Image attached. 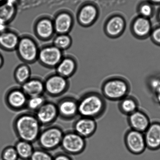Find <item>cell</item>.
<instances>
[{
	"label": "cell",
	"mask_w": 160,
	"mask_h": 160,
	"mask_svg": "<svg viewBox=\"0 0 160 160\" xmlns=\"http://www.w3.org/2000/svg\"><path fill=\"white\" fill-rule=\"evenodd\" d=\"M13 127L18 140L32 143L37 142L42 128L35 113L28 111L17 116L13 120Z\"/></svg>",
	"instance_id": "cell-1"
},
{
	"label": "cell",
	"mask_w": 160,
	"mask_h": 160,
	"mask_svg": "<svg viewBox=\"0 0 160 160\" xmlns=\"http://www.w3.org/2000/svg\"><path fill=\"white\" fill-rule=\"evenodd\" d=\"M78 101L79 116L97 120L106 112L107 100L101 93L94 91L86 92L80 96Z\"/></svg>",
	"instance_id": "cell-2"
},
{
	"label": "cell",
	"mask_w": 160,
	"mask_h": 160,
	"mask_svg": "<svg viewBox=\"0 0 160 160\" xmlns=\"http://www.w3.org/2000/svg\"><path fill=\"white\" fill-rule=\"evenodd\" d=\"M131 87L127 81L115 78L104 82L101 88V94L106 100L119 102L130 94Z\"/></svg>",
	"instance_id": "cell-3"
},
{
	"label": "cell",
	"mask_w": 160,
	"mask_h": 160,
	"mask_svg": "<svg viewBox=\"0 0 160 160\" xmlns=\"http://www.w3.org/2000/svg\"><path fill=\"white\" fill-rule=\"evenodd\" d=\"M64 133L61 127L53 124L42 128L37 142L40 148L52 151L60 147Z\"/></svg>",
	"instance_id": "cell-4"
},
{
	"label": "cell",
	"mask_w": 160,
	"mask_h": 160,
	"mask_svg": "<svg viewBox=\"0 0 160 160\" xmlns=\"http://www.w3.org/2000/svg\"><path fill=\"white\" fill-rule=\"evenodd\" d=\"M39 49L35 39L30 36L24 35L20 37L15 51L19 59L29 65L37 61Z\"/></svg>",
	"instance_id": "cell-5"
},
{
	"label": "cell",
	"mask_w": 160,
	"mask_h": 160,
	"mask_svg": "<svg viewBox=\"0 0 160 160\" xmlns=\"http://www.w3.org/2000/svg\"><path fill=\"white\" fill-rule=\"evenodd\" d=\"M86 139L73 130L64 132L60 147L63 152L73 156L83 153L86 148Z\"/></svg>",
	"instance_id": "cell-6"
},
{
	"label": "cell",
	"mask_w": 160,
	"mask_h": 160,
	"mask_svg": "<svg viewBox=\"0 0 160 160\" xmlns=\"http://www.w3.org/2000/svg\"><path fill=\"white\" fill-rule=\"evenodd\" d=\"M44 82L45 94L49 97H62L69 90L70 83L68 79L55 73L46 78Z\"/></svg>",
	"instance_id": "cell-7"
},
{
	"label": "cell",
	"mask_w": 160,
	"mask_h": 160,
	"mask_svg": "<svg viewBox=\"0 0 160 160\" xmlns=\"http://www.w3.org/2000/svg\"><path fill=\"white\" fill-rule=\"evenodd\" d=\"M64 56L63 51L53 45H46L40 48L37 61L45 68L55 69Z\"/></svg>",
	"instance_id": "cell-8"
},
{
	"label": "cell",
	"mask_w": 160,
	"mask_h": 160,
	"mask_svg": "<svg viewBox=\"0 0 160 160\" xmlns=\"http://www.w3.org/2000/svg\"><path fill=\"white\" fill-rule=\"evenodd\" d=\"M59 118L65 121L74 120L79 116L78 101L73 96L60 98L56 102Z\"/></svg>",
	"instance_id": "cell-9"
},
{
	"label": "cell",
	"mask_w": 160,
	"mask_h": 160,
	"mask_svg": "<svg viewBox=\"0 0 160 160\" xmlns=\"http://www.w3.org/2000/svg\"><path fill=\"white\" fill-rule=\"evenodd\" d=\"M124 141L127 150L133 155L142 154L147 149L144 133L130 128L126 132Z\"/></svg>",
	"instance_id": "cell-10"
},
{
	"label": "cell",
	"mask_w": 160,
	"mask_h": 160,
	"mask_svg": "<svg viewBox=\"0 0 160 160\" xmlns=\"http://www.w3.org/2000/svg\"><path fill=\"white\" fill-rule=\"evenodd\" d=\"M28 97L21 87H13L7 91L4 101L9 109L14 112H20L26 109Z\"/></svg>",
	"instance_id": "cell-11"
},
{
	"label": "cell",
	"mask_w": 160,
	"mask_h": 160,
	"mask_svg": "<svg viewBox=\"0 0 160 160\" xmlns=\"http://www.w3.org/2000/svg\"><path fill=\"white\" fill-rule=\"evenodd\" d=\"M35 114L42 126L44 127L53 125L59 118L56 103L48 100Z\"/></svg>",
	"instance_id": "cell-12"
},
{
	"label": "cell",
	"mask_w": 160,
	"mask_h": 160,
	"mask_svg": "<svg viewBox=\"0 0 160 160\" xmlns=\"http://www.w3.org/2000/svg\"><path fill=\"white\" fill-rule=\"evenodd\" d=\"M33 29L35 36L42 41L52 39L56 34L53 20L49 17L38 18L35 22Z\"/></svg>",
	"instance_id": "cell-13"
},
{
	"label": "cell",
	"mask_w": 160,
	"mask_h": 160,
	"mask_svg": "<svg viewBox=\"0 0 160 160\" xmlns=\"http://www.w3.org/2000/svg\"><path fill=\"white\" fill-rule=\"evenodd\" d=\"M97 127L95 119L79 116L73 123L72 130L86 139L94 134Z\"/></svg>",
	"instance_id": "cell-14"
},
{
	"label": "cell",
	"mask_w": 160,
	"mask_h": 160,
	"mask_svg": "<svg viewBox=\"0 0 160 160\" xmlns=\"http://www.w3.org/2000/svg\"><path fill=\"white\" fill-rule=\"evenodd\" d=\"M127 117V122L130 128L143 133L151 123L148 114L140 108Z\"/></svg>",
	"instance_id": "cell-15"
},
{
	"label": "cell",
	"mask_w": 160,
	"mask_h": 160,
	"mask_svg": "<svg viewBox=\"0 0 160 160\" xmlns=\"http://www.w3.org/2000/svg\"><path fill=\"white\" fill-rule=\"evenodd\" d=\"M56 34H69L73 26V17L69 12L57 13L53 18Z\"/></svg>",
	"instance_id": "cell-16"
},
{
	"label": "cell",
	"mask_w": 160,
	"mask_h": 160,
	"mask_svg": "<svg viewBox=\"0 0 160 160\" xmlns=\"http://www.w3.org/2000/svg\"><path fill=\"white\" fill-rule=\"evenodd\" d=\"M147 148L151 151L160 149V122H151L144 133Z\"/></svg>",
	"instance_id": "cell-17"
},
{
	"label": "cell",
	"mask_w": 160,
	"mask_h": 160,
	"mask_svg": "<svg viewBox=\"0 0 160 160\" xmlns=\"http://www.w3.org/2000/svg\"><path fill=\"white\" fill-rule=\"evenodd\" d=\"M20 38L16 32L8 28L0 32V48L7 52L16 50Z\"/></svg>",
	"instance_id": "cell-18"
},
{
	"label": "cell",
	"mask_w": 160,
	"mask_h": 160,
	"mask_svg": "<svg viewBox=\"0 0 160 160\" xmlns=\"http://www.w3.org/2000/svg\"><path fill=\"white\" fill-rule=\"evenodd\" d=\"M21 88L28 98L43 95L45 94L44 82L37 77H32L21 85Z\"/></svg>",
	"instance_id": "cell-19"
},
{
	"label": "cell",
	"mask_w": 160,
	"mask_h": 160,
	"mask_svg": "<svg viewBox=\"0 0 160 160\" xmlns=\"http://www.w3.org/2000/svg\"><path fill=\"white\" fill-rule=\"evenodd\" d=\"M77 68L75 60L72 57L67 56L63 57L55 69L56 73L69 79L75 73Z\"/></svg>",
	"instance_id": "cell-20"
},
{
	"label": "cell",
	"mask_w": 160,
	"mask_h": 160,
	"mask_svg": "<svg viewBox=\"0 0 160 160\" xmlns=\"http://www.w3.org/2000/svg\"><path fill=\"white\" fill-rule=\"evenodd\" d=\"M98 10L93 4H88L83 6L77 15V19L82 26H88L91 24L97 18Z\"/></svg>",
	"instance_id": "cell-21"
},
{
	"label": "cell",
	"mask_w": 160,
	"mask_h": 160,
	"mask_svg": "<svg viewBox=\"0 0 160 160\" xmlns=\"http://www.w3.org/2000/svg\"><path fill=\"white\" fill-rule=\"evenodd\" d=\"M118 108L124 115L128 116L139 108V102L137 98L129 94L118 102Z\"/></svg>",
	"instance_id": "cell-22"
},
{
	"label": "cell",
	"mask_w": 160,
	"mask_h": 160,
	"mask_svg": "<svg viewBox=\"0 0 160 160\" xmlns=\"http://www.w3.org/2000/svg\"><path fill=\"white\" fill-rule=\"evenodd\" d=\"M152 25L149 18L139 17L135 19L132 25V29L135 35L139 37H147L150 35Z\"/></svg>",
	"instance_id": "cell-23"
},
{
	"label": "cell",
	"mask_w": 160,
	"mask_h": 160,
	"mask_svg": "<svg viewBox=\"0 0 160 160\" xmlns=\"http://www.w3.org/2000/svg\"><path fill=\"white\" fill-rule=\"evenodd\" d=\"M16 10L13 4L8 1L0 5V25L7 26L14 19Z\"/></svg>",
	"instance_id": "cell-24"
},
{
	"label": "cell",
	"mask_w": 160,
	"mask_h": 160,
	"mask_svg": "<svg viewBox=\"0 0 160 160\" xmlns=\"http://www.w3.org/2000/svg\"><path fill=\"white\" fill-rule=\"evenodd\" d=\"M125 26V21L122 17L118 15L113 16L107 22L106 26L107 33L111 37H116L122 33Z\"/></svg>",
	"instance_id": "cell-25"
},
{
	"label": "cell",
	"mask_w": 160,
	"mask_h": 160,
	"mask_svg": "<svg viewBox=\"0 0 160 160\" xmlns=\"http://www.w3.org/2000/svg\"><path fill=\"white\" fill-rule=\"evenodd\" d=\"M14 146L18 158L22 160H29L35 150L32 143L21 140L17 141Z\"/></svg>",
	"instance_id": "cell-26"
},
{
	"label": "cell",
	"mask_w": 160,
	"mask_h": 160,
	"mask_svg": "<svg viewBox=\"0 0 160 160\" xmlns=\"http://www.w3.org/2000/svg\"><path fill=\"white\" fill-rule=\"evenodd\" d=\"M32 72L29 65L25 63L18 65L14 72V78L17 83L21 85L29 80Z\"/></svg>",
	"instance_id": "cell-27"
},
{
	"label": "cell",
	"mask_w": 160,
	"mask_h": 160,
	"mask_svg": "<svg viewBox=\"0 0 160 160\" xmlns=\"http://www.w3.org/2000/svg\"><path fill=\"white\" fill-rule=\"evenodd\" d=\"M53 38L52 44L63 51L71 47L72 39L69 34H56Z\"/></svg>",
	"instance_id": "cell-28"
},
{
	"label": "cell",
	"mask_w": 160,
	"mask_h": 160,
	"mask_svg": "<svg viewBox=\"0 0 160 160\" xmlns=\"http://www.w3.org/2000/svg\"><path fill=\"white\" fill-rule=\"evenodd\" d=\"M47 100L44 95L28 98L26 109L30 112L35 113Z\"/></svg>",
	"instance_id": "cell-29"
},
{
	"label": "cell",
	"mask_w": 160,
	"mask_h": 160,
	"mask_svg": "<svg viewBox=\"0 0 160 160\" xmlns=\"http://www.w3.org/2000/svg\"><path fill=\"white\" fill-rule=\"evenodd\" d=\"M149 87L154 100L160 107V77L152 79Z\"/></svg>",
	"instance_id": "cell-30"
},
{
	"label": "cell",
	"mask_w": 160,
	"mask_h": 160,
	"mask_svg": "<svg viewBox=\"0 0 160 160\" xmlns=\"http://www.w3.org/2000/svg\"><path fill=\"white\" fill-rule=\"evenodd\" d=\"M29 160H53V156L48 151L36 148Z\"/></svg>",
	"instance_id": "cell-31"
},
{
	"label": "cell",
	"mask_w": 160,
	"mask_h": 160,
	"mask_svg": "<svg viewBox=\"0 0 160 160\" xmlns=\"http://www.w3.org/2000/svg\"><path fill=\"white\" fill-rule=\"evenodd\" d=\"M2 160H18L19 159L14 146H8L4 148L1 154Z\"/></svg>",
	"instance_id": "cell-32"
},
{
	"label": "cell",
	"mask_w": 160,
	"mask_h": 160,
	"mask_svg": "<svg viewBox=\"0 0 160 160\" xmlns=\"http://www.w3.org/2000/svg\"><path fill=\"white\" fill-rule=\"evenodd\" d=\"M153 5L148 1L142 3L139 6V9L141 16L148 18L152 17L154 12Z\"/></svg>",
	"instance_id": "cell-33"
},
{
	"label": "cell",
	"mask_w": 160,
	"mask_h": 160,
	"mask_svg": "<svg viewBox=\"0 0 160 160\" xmlns=\"http://www.w3.org/2000/svg\"><path fill=\"white\" fill-rule=\"evenodd\" d=\"M150 35L153 42L160 46V24L152 29Z\"/></svg>",
	"instance_id": "cell-34"
},
{
	"label": "cell",
	"mask_w": 160,
	"mask_h": 160,
	"mask_svg": "<svg viewBox=\"0 0 160 160\" xmlns=\"http://www.w3.org/2000/svg\"><path fill=\"white\" fill-rule=\"evenodd\" d=\"M53 160H73L71 155L64 152L57 153L53 156Z\"/></svg>",
	"instance_id": "cell-35"
},
{
	"label": "cell",
	"mask_w": 160,
	"mask_h": 160,
	"mask_svg": "<svg viewBox=\"0 0 160 160\" xmlns=\"http://www.w3.org/2000/svg\"><path fill=\"white\" fill-rule=\"evenodd\" d=\"M148 1L153 5H160V0H148Z\"/></svg>",
	"instance_id": "cell-36"
},
{
	"label": "cell",
	"mask_w": 160,
	"mask_h": 160,
	"mask_svg": "<svg viewBox=\"0 0 160 160\" xmlns=\"http://www.w3.org/2000/svg\"><path fill=\"white\" fill-rule=\"evenodd\" d=\"M4 63V59L2 55L0 53V69L3 66Z\"/></svg>",
	"instance_id": "cell-37"
},
{
	"label": "cell",
	"mask_w": 160,
	"mask_h": 160,
	"mask_svg": "<svg viewBox=\"0 0 160 160\" xmlns=\"http://www.w3.org/2000/svg\"><path fill=\"white\" fill-rule=\"evenodd\" d=\"M157 17H158V22H159L160 23V8L158 10V14H157Z\"/></svg>",
	"instance_id": "cell-38"
},
{
	"label": "cell",
	"mask_w": 160,
	"mask_h": 160,
	"mask_svg": "<svg viewBox=\"0 0 160 160\" xmlns=\"http://www.w3.org/2000/svg\"><path fill=\"white\" fill-rule=\"evenodd\" d=\"M3 1V0H0V2H1V1Z\"/></svg>",
	"instance_id": "cell-39"
}]
</instances>
